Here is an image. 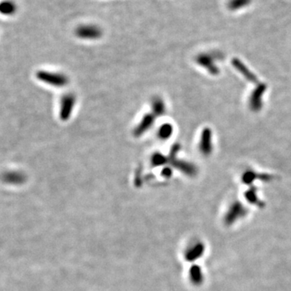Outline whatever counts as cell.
I'll return each mask as SVG.
<instances>
[{
  "label": "cell",
  "mask_w": 291,
  "mask_h": 291,
  "mask_svg": "<svg viewBox=\"0 0 291 291\" xmlns=\"http://www.w3.org/2000/svg\"><path fill=\"white\" fill-rule=\"evenodd\" d=\"M26 175L20 171L11 170L7 171L2 173L1 180L2 182L9 185H21L26 181Z\"/></svg>",
  "instance_id": "5b68a950"
},
{
  "label": "cell",
  "mask_w": 291,
  "mask_h": 291,
  "mask_svg": "<svg viewBox=\"0 0 291 291\" xmlns=\"http://www.w3.org/2000/svg\"><path fill=\"white\" fill-rule=\"evenodd\" d=\"M155 120V116L154 114H148L144 115L137 127L135 129L134 135L135 137H140L142 135H144L145 133L147 132L154 125Z\"/></svg>",
  "instance_id": "8992f818"
},
{
  "label": "cell",
  "mask_w": 291,
  "mask_h": 291,
  "mask_svg": "<svg viewBox=\"0 0 291 291\" xmlns=\"http://www.w3.org/2000/svg\"><path fill=\"white\" fill-rule=\"evenodd\" d=\"M173 133V127L170 124L166 123L163 126H160L158 135L159 137L162 140H167L172 136Z\"/></svg>",
  "instance_id": "7c38bea8"
},
{
  "label": "cell",
  "mask_w": 291,
  "mask_h": 291,
  "mask_svg": "<svg viewBox=\"0 0 291 291\" xmlns=\"http://www.w3.org/2000/svg\"><path fill=\"white\" fill-rule=\"evenodd\" d=\"M152 108L155 117L161 116L166 111L165 104L160 97H155L152 99Z\"/></svg>",
  "instance_id": "9c48e42d"
},
{
  "label": "cell",
  "mask_w": 291,
  "mask_h": 291,
  "mask_svg": "<svg viewBox=\"0 0 291 291\" xmlns=\"http://www.w3.org/2000/svg\"><path fill=\"white\" fill-rule=\"evenodd\" d=\"M190 279L195 285H200L204 280L203 272L198 265H194L190 270Z\"/></svg>",
  "instance_id": "30bf717a"
},
{
  "label": "cell",
  "mask_w": 291,
  "mask_h": 291,
  "mask_svg": "<svg viewBox=\"0 0 291 291\" xmlns=\"http://www.w3.org/2000/svg\"><path fill=\"white\" fill-rule=\"evenodd\" d=\"M76 37L82 40H98L103 36L101 28L97 24H82L75 31Z\"/></svg>",
  "instance_id": "7a4b0ae2"
},
{
  "label": "cell",
  "mask_w": 291,
  "mask_h": 291,
  "mask_svg": "<svg viewBox=\"0 0 291 291\" xmlns=\"http://www.w3.org/2000/svg\"><path fill=\"white\" fill-rule=\"evenodd\" d=\"M172 173H172V170H171V168H163L161 172L162 175H163L164 177L167 178L170 177L171 175H172Z\"/></svg>",
  "instance_id": "2e32d148"
},
{
  "label": "cell",
  "mask_w": 291,
  "mask_h": 291,
  "mask_svg": "<svg viewBox=\"0 0 291 291\" xmlns=\"http://www.w3.org/2000/svg\"><path fill=\"white\" fill-rule=\"evenodd\" d=\"M248 214V210L240 202H234L230 206L224 216V223L227 226H232L239 219L244 218Z\"/></svg>",
  "instance_id": "3957f363"
},
{
  "label": "cell",
  "mask_w": 291,
  "mask_h": 291,
  "mask_svg": "<svg viewBox=\"0 0 291 291\" xmlns=\"http://www.w3.org/2000/svg\"><path fill=\"white\" fill-rule=\"evenodd\" d=\"M201 152L206 154L208 153L210 151V135H209L208 131L204 133L202 135V139L201 142Z\"/></svg>",
  "instance_id": "9a60e30c"
},
{
  "label": "cell",
  "mask_w": 291,
  "mask_h": 291,
  "mask_svg": "<svg viewBox=\"0 0 291 291\" xmlns=\"http://www.w3.org/2000/svg\"><path fill=\"white\" fill-rule=\"evenodd\" d=\"M174 165L177 168V169L187 175H194L196 172V169L194 168V166L186 162L178 161L174 163Z\"/></svg>",
  "instance_id": "8fae6325"
},
{
  "label": "cell",
  "mask_w": 291,
  "mask_h": 291,
  "mask_svg": "<svg viewBox=\"0 0 291 291\" xmlns=\"http://www.w3.org/2000/svg\"><path fill=\"white\" fill-rule=\"evenodd\" d=\"M76 97L73 94H66L62 97L59 111V117L62 121H68L71 118L76 105Z\"/></svg>",
  "instance_id": "277c9868"
},
{
  "label": "cell",
  "mask_w": 291,
  "mask_h": 291,
  "mask_svg": "<svg viewBox=\"0 0 291 291\" xmlns=\"http://www.w3.org/2000/svg\"><path fill=\"white\" fill-rule=\"evenodd\" d=\"M18 11V6L14 0H2L0 2V14L12 17Z\"/></svg>",
  "instance_id": "52a82bcc"
},
{
  "label": "cell",
  "mask_w": 291,
  "mask_h": 291,
  "mask_svg": "<svg viewBox=\"0 0 291 291\" xmlns=\"http://www.w3.org/2000/svg\"><path fill=\"white\" fill-rule=\"evenodd\" d=\"M36 77L41 83L55 88H63L69 83L67 76L62 73H57L52 71H38L36 73Z\"/></svg>",
  "instance_id": "6da1fadb"
},
{
  "label": "cell",
  "mask_w": 291,
  "mask_h": 291,
  "mask_svg": "<svg viewBox=\"0 0 291 291\" xmlns=\"http://www.w3.org/2000/svg\"><path fill=\"white\" fill-rule=\"evenodd\" d=\"M204 252H205L204 244L201 242H198L194 244L189 250H187L185 254V258L189 261H194L201 257L203 255Z\"/></svg>",
  "instance_id": "ba28073f"
},
{
  "label": "cell",
  "mask_w": 291,
  "mask_h": 291,
  "mask_svg": "<svg viewBox=\"0 0 291 291\" xmlns=\"http://www.w3.org/2000/svg\"><path fill=\"white\" fill-rule=\"evenodd\" d=\"M167 161H168V158L164 156L163 155L159 154V153H155L152 158V165L155 166V167L164 165Z\"/></svg>",
  "instance_id": "5bb4252c"
},
{
  "label": "cell",
  "mask_w": 291,
  "mask_h": 291,
  "mask_svg": "<svg viewBox=\"0 0 291 291\" xmlns=\"http://www.w3.org/2000/svg\"><path fill=\"white\" fill-rule=\"evenodd\" d=\"M246 198L248 199V201L250 203L253 204V205H256L259 207L262 206L264 204L260 201V199L258 198V196H256V191L253 190H249V192H247Z\"/></svg>",
  "instance_id": "4fadbf2b"
}]
</instances>
